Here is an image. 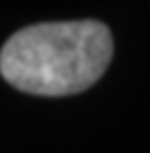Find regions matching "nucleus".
Returning a JSON list of instances; mask_svg holds the SVG:
<instances>
[{
  "label": "nucleus",
  "instance_id": "1",
  "mask_svg": "<svg viewBox=\"0 0 150 153\" xmlns=\"http://www.w3.org/2000/svg\"><path fill=\"white\" fill-rule=\"evenodd\" d=\"M112 52V34L99 20L36 23L7 38L0 50V74L29 95L67 97L94 86Z\"/></svg>",
  "mask_w": 150,
  "mask_h": 153
}]
</instances>
